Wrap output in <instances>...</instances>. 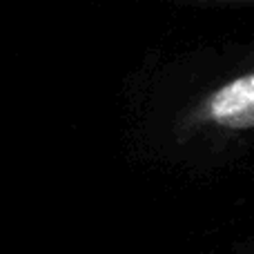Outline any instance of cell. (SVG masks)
<instances>
[{
    "label": "cell",
    "mask_w": 254,
    "mask_h": 254,
    "mask_svg": "<svg viewBox=\"0 0 254 254\" xmlns=\"http://www.w3.org/2000/svg\"><path fill=\"white\" fill-rule=\"evenodd\" d=\"M181 136L201 131H239L254 129V69L225 80L223 85L198 98L176 125Z\"/></svg>",
    "instance_id": "cell-1"
},
{
    "label": "cell",
    "mask_w": 254,
    "mask_h": 254,
    "mask_svg": "<svg viewBox=\"0 0 254 254\" xmlns=\"http://www.w3.org/2000/svg\"><path fill=\"white\" fill-rule=\"evenodd\" d=\"M205 2H254V0H205Z\"/></svg>",
    "instance_id": "cell-2"
}]
</instances>
